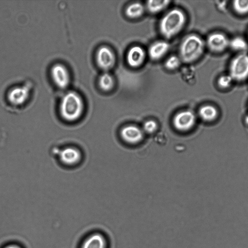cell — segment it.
Wrapping results in <instances>:
<instances>
[{"label":"cell","mask_w":248,"mask_h":248,"mask_svg":"<svg viewBox=\"0 0 248 248\" xmlns=\"http://www.w3.org/2000/svg\"><path fill=\"white\" fill-rule=\"evenodd\" d=\"M232 5L237 14L243 15L248 13V0H235Z\"/></svg>","instance_id":"obj_20"},{"label":"cell","mask_w":248,"mask_h":248,"mask_svg":"<svg viewBox=\"0 0 248 248\" xmlns=\"http://www.w3.org/2000/svg\"><path fill=\"white\" fill-rule=\"evenodd\" d=\"M85 109L81 96L75 91H69L64 94L58 107L61 121L68 124L78 122L82 117Z\"/></svg>","instance_id":"obj_1"},{"label":"cell","mask_w":248,"mask_h":248,"mask_svg":"<svg viewBox=\"0 0 248 248\" xmlns=\"http://www.w3.org/2000/svg\"><path fill=\"white\" fill-rule=\"evenodd\" d=\"M50 75L54 84L60 89L68 86L70 77L67 68L62 64L56 63L50 69Z\"/></svg>","instance_id":"obj_6"},{"label":"cell","mask_w":248,"mask_h":248,"mask_svg":"<svg viewBox=\"0 0 248 248\" xmlns=\"http://www.w3.org/2000/svg\"><path fill=\"white\" fill-rule=\"evenodd\" d=\"M186 16L184 12L174 9L162 18L159 23L160 31L165 38L170 39L179 33L184 26Z\"/></svg>","instance_id":"obj_3"},{"label":"cell","mask_w":248,"mask_h":248,"mask_svg":"<svg viewBox=\"0 0 248 248\" xmlns=\"http://www.w3.org/2000/svg\"><path fill=\"white\" fill-rule=\"evenodd\" d=\"M229 47L232 49L245 52L248 47V45L244 38L240 36H236L229 40Z\"/></svg>","instance_id":"obj_17"},{"label":"cell","mask_w":248,"mask_h":248,"mask_svg":"<svg viewBox=\"0 0 248 248\" xmlns=\"http://www.w3.org/2000/svg\"><path fill=\"white\" fill-rule=\"evenodd\" d=\"M158 128V124L156 121L150 120L146 121L142 127L144 133L147 134H153L155 132Z\"/></svg>","instance_id":"obj_23"},{"label":"cell","mask_w":248,"mask_h":248,"mask_svg":"<svg viewBox=\"0 0 248 248\" xmlns=\"http://www.w3.org/2000/svg\"><path fill=\"white\" fill-rule=\"evenodd\" d=\"M98 84L100 88L104 91L110 90L114 86V79L112 76L106 72L99 78Z\"/></svg>","instance_id":"obj_19"},{"label":"cell","mask_w":248,"mask_h":248,"mask_svg":"<svg viewBox=\"0 0 248 248\" xmlns=\"http://www.w3.org/2000/svg\"><path fill=\"white\" fill-rule=\"evenodd\" d=\"M29 89L25 86L16 87L12 89L7 94L10 104L14 107L23 105L29 98Z\"/></svg>","instance_id":"obj_11"},{"label":"cell","mask_w":248,"mask_h":248,"mask_svg":"<svg viewBox=\"0 0 248 248\" xmlns=\"http://www.w3.org/2000/svg\"><path fill=\"white\" fill-rule=\"evenodd\" d=\"M106 237L99 232H95L87 237L83 243L81 248H107Z\"/></svg>","instance_id":"obj_13"},{"label":"cell","mask_w":248,"mask_h":248,"mask_svg":"<svg viewBox=\"0 0 248 248\" xmlns=\"http://www.w3.org/2000/svg\"><path fill=\"white\" fill-rule=\"evenodd\" d=\"M232 81L233 80L229 74L223 75L218 78L217 83L220 88L226 89L231 85Z\"/></svg>","instance_id":"obj_22"},{"label":"cell","mask_w":248,"mask_h":248,"mask_svg":"<svg viewBox=\"0 0 248 248\" xmlns=\"http://www.w3.org/2000/svg\"><path fill=\"white\" fill-rule=\"evenodd\" d=\"M145 59L144 50L140 46H134L127 52L126 60L128 65L132 67H138L140 66Z\"/></svg>","instance_id":"obj_12"},{"label":"cell","mask_w":248,"mask_h":248,"mask_svg":"<svg viewBox=\"0 0 248 248\" xmlns=\"http://www.w3.org/2000/svg\"><path fill=\"white\" fill-rule=\"evenodd\" d=\"M120 134L124 141L134 144L140 142L143 140L144 133L142 128L136 125H128L121 129Z\"/></svg>","instance_id":"obj_10"},{"label":"cell","mask_w":248,"mask_h":248,"mask_svg":"<svg viewBox=\"0 0 248 248\" xmlns=\"http://www.w3.org/2000/svg\"><path fill=\"white\" fill-rule=\"evenodd\" d=\"M199 114L203 120L211 121L214 120L217 115V109L213 106L207 105L202 106L199 109Z\"/></svg>","instance_id":"obj_15"},{"label":"cell","mask_w":248,"mask_h":248,"mask_svg":"<svg viewBox=\"0 0 248 248\" xmlns=\"http://www.w3.org/2000/svg\"><path fill=\"white\" fill-rule=\"evenodd\" d=\"M230 39L223 33L214 32L208 35L206 44L214 52H221L229 47Z\"/></svg>","instance_id":"obj_9"},{"label":"cell","mask_w":248,"mask_h":248,"mask_svg":"<svg viewBox=\"0 0 248 248\" xmlns=\"http://www.w3.org/2000/svg\"><path fill=\"white\" fill-rule=\"evenodd\" d=\"M170 2L169 0H149L147 3V7L150 12L155 14L166 8Z\"/></svg>","instance_id":"obj_18"},{"label":"cell","mask_w":248,"mask_h":248,"mask_svg":"<svg viewBox=\"0 0 248 248\" xmlns=\"http://www.w3.org/2000/svg\"><path fill=\"white\" fill-rule=\"evenodd\" d=\"M96 61L101 69L108 70L114 66L115 57L113 52L109 47L102 46L96 51Z\"/></svg>","instance_id":"obj_8"},{"label":"cell","mask_w":248,"mask_h":248,"mask_svg":"<svg viewBox=\"0 0 248 248\" xmlns=\"http://www.w3.org/2000/svg\"><path fill=\"white\" fill-rule=\"evenodd\" d=\"M233 80L238 82L248 78V54L239 53L231 61L229 65V73Z\"/></svg>","instance_id":"obj_5"},{"label":"cell","mask_w":248,"mask_h":248,"mask_svg":"<svg viewBox=\"0 0 248 248\" xmlns=\"http://www.w3.org/2000/svg\"><path fill=\"white\" fill-rule=\"evenodd\" d=\"M205 42L196 34H190L182 42L179 49L180 58L189 63L197 60L203 52Z\"/></svg>","instance_id":"obj_4"},{"label":"cell","mask_w":248,"mask_h":248,"mask_svg":"<svg viewBox=\"0 0 248 248\" xmlns=\"http://www.w3.org/2000/svg\"><path fill=\"white\" fill-rule=\"evenodd\" d=\"M144 11V7L141 3L134 2L127 7L125 14L129 18H136L140 16Z\"/></svg>","instance_id":"obj_16"},{"label":"cell","mask_w":248,"mask_h":248,"mask_svg":"<svg viewBox=\"0 0 248 248\" xmlns=\"http://www.w3.org/2000/svg\"><path fill=\"white\" fill-rule=\"evenodd\" d=\"M3 248H21L19 246L16 244H9L5 246Z\"/></svg>","instance_id":"obj_24"},{"label":"cell","mask_w":248,"mask_h":248,"mask_svg":"<svg viewBox=\"0 0 248 248\" xmlns=\"http://www.w3.org/2000/svg\"><path fill=\"white\" fill-rule=\"evenodd\" d=\"M180 63V58L175 55H172L167 59L165 63V66L166 68L169 70H174L178 68Z\"/></svg>","instance_id":"obj_21"},{"label":"cell","mask_w":248,"mask_h":248,"mask_svg":"<svg viewBox=\"0 0 248 248\" xmlns=\"http://www.w3.org/2000/svg\"><path fill=\"white\" fill-rule=\"evenodd\" d=\"M196 117L190 110H183L177 113L173 119V124L178 131L185 132L192 128L195 124Z\"/></svg>","instance_id":"obj_7"},{"label":"cell","mask_w":248,"mask_h":248,"mask_svg":"<svg viewBox=\"0 0 248 248\" xmlns=\"http://www.w3.org/2000/svg\"><path fill=\"white\" fill-rule=\"evenodd\" d=\"M50 153L58 163L67 168L78 166L83 159L82 149L75 143H58L51 147Z\"/></svg>","instance_id":"obj_2"},{"label":"cell","mask_w":248,"mask_h":248,"mask_svg":"<svg viewBox=\"0 0 248 248\" xmlns=\"http://www.w3.org/2000/svg\"><path fill=\"white\" fill-rule=\"evenodd\" d=\"M169 44L164 41H159L153 44L148 50V54L151 59L157 60L163 57L169 51Z\"/></svg>","instance_id":"obj_14"}]
</instances>
